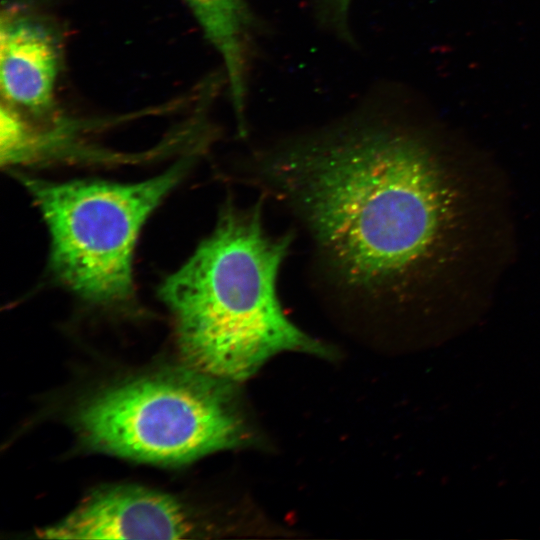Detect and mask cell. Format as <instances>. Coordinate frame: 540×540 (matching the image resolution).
<instances>
[{
	"mask_svg": "<svg viewBox=\"0 0 540 540\" xmlns=\"http://www.w3.org/2000/svg\"><path fill=\"white\" fill-rule=\"evenodd\" d=\"M243 180L294 215L327 285L368 305L425 297L472 236L458 173L421 134L376 114L257 150Z\"/></svg>",
	"mask_w": 540,
	"mask_h": 540,
	"instance_id": "cell-1",
	"label": "cell"
},
{
	"mask_svg": "<svg viewBox=\"0 0 540 540\" xmlns=\"http://www.w3.org/2000/svg\"><path fill=\"white\" fill-rule=\"evenodd\" d=\"M292 242L291 232H268L260 202L223 208L214 231L160 288L188 367L234 382L284 351L331 356L281 306L278 275Z\"/></svg>",
	"mask_w": 540,
	"mask_h": 540,
	"instance_id": "cell-2",
	"label": "cell"
},
{
	"mask_svg": "<svg viewBox=\"0 0 540 540\" xmlns=\"http://www.w3.org/2000/svg\"><path fill=\"white\" fill-rule=\"evenodd\" d=\"M231 383L190 367L144 376L87 399L74 426L96 451L159 464L189 462L249 442Z\"/></svg>",
	"mask_w": 540,
	"mask_h": 540,
	"instance_id": "cell-3",
	"label": "cell"
},
{
	"mask_svg": "<svg viewBox=\"0 0 540 540\" xmlns=\"http://www.w3.org/2000/svg\"><path fill=\"white\" fill-rule=\"evenodd\" d=\"M187 163L132 184L23 177L51 235V266L81 298L119 305L133 296L132 254L141 227Z\"/></svg>",
	"mask_w": 540,
	"mask_h": 540,
	"instance_id": "cell-4",
	"label": "cell"
},
{
	"mask_svg": "<svg viewBox=\"0 0 540 540\" xmlns=\"http://www.w3.org/2000/svg\"><path fill=\"white\" fill-rule=\"evenodd\" d=\"M192 531L186 509L170 495L115 486L94 492L71 514L37 535L45 539H181Z\"/></svg>",
	"mask_w": 540,
	"mask_h": 540,
	"instance_id": "cell-5",
	"label": "cell"
},
{
	"mask_svg": "<svg viewBox=\"0 0 540 540\" xmlns=\"http://www.w3.org/2000/svg\"><path fill=\"white\" fill-rule=\"evenodd\" d=\"M60 45L53 30L17 7L2 11L0 90L2 101L37 117L54 108Z\"/></svg>",
	"mask_w": 540,
	"mask_h": 540,
	"instance_id": "cell-6",
	"label": "cell"
},
{
	"mask_svg": "<svg viewBox=\"0 0 540 540\" xmlns=\"http://www.w3.org/2000/svg\"><path fill=\"white\" fill-rule=\"evenodd\" d=\"M222 58L238 132L245 136L248 57L255 17L248 0H183Z\"/></svg>",
	"mask_w": 540,
	"mask_h": 540,
	"instance_id": "cell-7",
	"label": "cell"
},
{
	"mask_svg": "<svg viewBox=\"0 0 540 540\" xmlns=\"http://www.w3.org/2000/svg\"><path fill=\"white\" fill-rule=\"evenodd\" d=\"M320 21L345 40L351 39L348 15L352 0H313Z\"/></svg>",
	"mask_w": 540,
	"mask_h": 540,
	"instance_id": "cell-8",
	"label": "cell"
}]
</instances>
